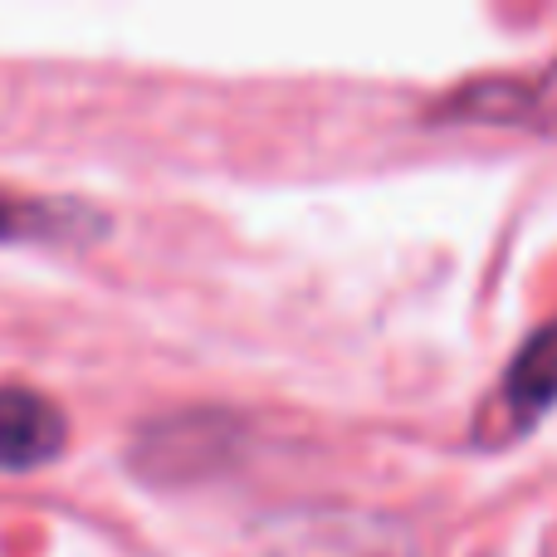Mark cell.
<instances>
[{"label": "cell", "instance_id": "obj_5", "mask_svg": "<svg viewBox=\"0 0 557 557\" xmlns=\"http://www.w3.org/2000/svg\"><path fill=\"white\" fill-rule=\"evenodd\" d=\"M499 406L509 416L513 435H523L539 416L557 406V323L539 327L529 343L513 352L509 372L499 382Z\"/></svg>", "mask_w": 557, "mask_h": 557}, {"label": "cell", "instance_id": "obj_2", "mask_svg": "<svg viewBox=\"0 0 557 557\" xmlns=\"http://www.w3.org/2000/svg\"><path fill=\"white\" fill-rule=\"evenodd\" d=\"M103 235L108 215L94 206L0 186V245H94Z\"/></svg>", "mask_w": 557, "mask_h": 557}, {"label": "cell", "instance_id": "obj_3", "mask_svg": "<svg viewBox=\"0 0 557 557\" xmlns=\"http://www.w3.org/2000/svg\"><path fill=\"white\" fill-rule=\"evenodd\" d=\"M69 421L49 396L29 386H0V470L29 474L64 455Z\"/></svg>", "mask_w": 557, "mask_h": 557}, {"label": "cell", "instance_id": "obj_1", "mask_svg": "<svg viewBox=\"0 0 557 557\" xmlns=\"http://www.w3.org/2000/svg\"><path fill=\"white\" fill-rule=\"evenodd\" d=\"M435 123H490L529 127L557 137V64L533 78H474L431 108Z\"/></svg>", "mask_w": 557, "mask_h": 557}, {"label": "cell", "instance_id": "obj_4", "mask_svg": "<svg viewBox=\"0 0 557 557\" xmlns=\"http://www.w3.org/2000/svg\"><path fill=\"white\" fill-rule=\"evenodd\" d=\"M225 445H231V425L211 421V416H182V421H162L143 435L137 465L157 480H196L221 460Z\"/></svg>", "mask_w": 557, "mask_h": 557}]
</instances>
